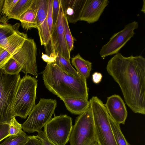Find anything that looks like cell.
<instances>
[{"label": "cell", "instance_id": "1", "mask_svg": "<svg viewBox=\"0 0 145 145\" xmlns=\"http://www.w3.org/2000/svg\"><path fill=\"white\" fill-rule=\"evenodd\" d=\"M108 73L119 86L125 101L135 113L145 114V58L118 53L108 62Z\"/></svg>", "mask_w": 145, "mask_h": 145}, {"label": "cell", "instance_id": "2", "mask_svg": "<svg viewBox=\"0 0 145 145\" xmlns=\"http://www.w3.org/2000/svg\"><path fill=\"white\" fill-rule=\"evenodd\" d=\"M46 87L60 98L88 99L86 80L69 74L54 63H47L42 72Z\"/></svg>", "mask_w": 145, "mask_h": 145}, {"label": "cell", "instance_id": "3", "mask_svg": "<svg viewBox=\"0 0 145 145\" xmlns=\"http://www.w3.org/2000/svg\"><path fill=\"white\" fill-rule=\"evenodd\" d=\"M38 80L25 75L21 78L14 99L12 112L14 116L25 119L35 106Z\"/></svg>", "mask_w": 145, "mask_h": 145}, {"label": "cell", "instance_id": "4", "mask_svg": "<svg viewBox=\"0 0 145 145\" xmlns=\"http://www.w3.org/2000/svg\"><path fill=\"white\" fill-rule=\"evenodd\" d=\"M89 101L94 121L95 139L100 145H117L105 105L97 96L92 97Z\"/></svg>", "mask_w": 145, "mask_h": 145}, {"label": "cell", "instance_id": "5", "mask_svg": "<svg viewBox=\"0 0 145 145\" xmlns=\"http://www.w3.org/2000/svg\"><path fill=\"white\" fill-rule=\"evenodd\" d=\"M21 78L19 74L10 75L0 69V123L10 124L14 116L12 105Z\"/></svg>", "mask_w": 145, "mask_h": 145}, {"label": "cell", "instance_id": "6", "mask_svg": "<svg viewBox=\"0 0 145 145\" xmlns=\"http://www.w3.org/2000/svg\"><path fill=\"white\" fill-rule=\"evenodd\" d=\"M57 104L56 99L41 98L22 124V129L29 133L42 131V128L51 119Z\"/></svg>", "mask_w": 145, "mask_h": 145}, {"label": "cell", "instance_id": "7", "mask_svg": "<svg viewBox=\"0 0 145 145\" xmlns=\"http://www.w3.org/2000/svg\"><path fill=\"white\" fill-rule=\"evenodd\" d=\"M95 139L94 121L90 106L76 118L69 141L70 145H89Z\"/></svg>", "mask_w": 145, "mask_h": 145}, {"label": "cell", "instance_id": "8", "mask_svg": "<svg viewBox=\"0 0 145 145\" xmlns=\"http://www.w3.org/2000/svg\"><path fill=\"white\" fill-rule=\"evenodd\" d=\"M71 117L66 114L55 116L44 127L43 132L56 145H65L69 140L73 125Z\"/></svg>", "mask_w": 145, "mask_h": 145}, {"label": "cell", "instance_id": "9", "mask_svg": "<svg viewBox=\"0 0 145 145\" xmlns=\"http://www.w3.org/2000/svg\"><path fill=\"white\" fill-rule=\"evenodd\" d=\"M64 14L60 2L58 18L53 25L50 39L45 46L46 54L55 57L59 54L66 59L69 60L70 53L65 39L64 28Z\"/></svg>", "mask_w": 145, "mask_h": 145}, {"label": "cell", "instance_id": "10", "mask_svg": "<svg viewBox=\"0 0 145 145\" xmlns=\"http://www.w3.org/2000/svg\"><path fill=\"white\" fill-rule=\"evenodd\" d=\"M138 26V23L134 21L126 25L121 31L114 34L108 42L102 46L99 52L101 57L104 58L119 53L120 49L133 37L135 33L134 31Z\"/></svg>", "mask_w": 145, "mask_h": 145}, {"label": "cell", "instance_id": "11", "mask_svg": "<svg viewBox=\"0 0 145 145\" xmlns=\"http://www.w3.org/2000/svg\"><path fill=\"white\" fill-rule=\"evenodd\" d=\"M37 48L33 39L28 38L20 50L12 57L22 66L21 71L25 75L28 73L38 77L36 62Z\"/></svg>", "mask_w": 145, "mask_h": 145}, {"label": "cell", "instance_id": "12", "mask_svg": "<svg viewBox=\"0 0 145 145\" xmlns=\"http://www.w3.org/2000/svg\"><path fill=\"white\" fill-rule=\"evenodd\" d=\"M48 0H37L36 22L40 40L42 45L46 46L51 37L47 15Z\"/></svg>", "mask_w": 145, "mask_h": 145}, {"label": "cell", "instance_id": "13", "mask_svg": "<svg viewBox=\"0 0 145 145\" xmlns=\"http://www.w3.org/2000/svg\"><path fill=\"white\" fill-rule=\"evenodd\" d=\"M110 117L116 123L124 124L127 116L126 106L119 95L114 94L107 97L105 105Z\"/></svg>", "mask_w": 145, "mask_h": 145}, {"label": "cell", "instance_id": "14", "mask_svg": "<svg viewBox=\"0 0 145 145\" xmlns=\"http://www.w3.org/2000/svg\"><path fill=\"white\" fill-rule=\"evenodd\" d=\"M109 3L108 0H86L80 20L89 24L98 21Z\"/></svg>", "mask_w": 145, "mask_h": 145}, {"label": "cell", "instance_id": "15", "mask_svg": "<svg viewBox=\"0 0 145 145\" xmlns=\"http://www.w3.org/2000/svg\"><path fill=\"white\" fill-rule=\"evenodd\" d=\"M64 15L68 22L75 23L80 20L86 0H60Z\"/></svg>", "mask_w": 145, "mask_h": 145}, {"label": "cell", "instance_id": "16", "mask_svg": "<svg viewBox=\"0 0 145 145\" xmlns=\"http://www.w3.org/2000/svg\"><path fill=\"white\" fill-rule=\"evenodd\" d=\"M37 0L33 1L29 8L20 17V21L22 28L27 31L33 28L37 29L36 22Z\"/></svg>", "mask_w": 145, "mask_h": 145}, {"label": "cell", "instance_id": "17", "mask_svg": "<svg viewBox=\"0 0 145 145\" xmlns=\"http://www.w3.org/2000/svg\"><path fill=\"white\" fill-rule=\"evenodd\" d=\"M67 110L72 114L80 115L89 107L90 103L88 99L67 98L62 100Z\"/></svg>", "mask_w": 145, "mask_h": 145}, {"label": "cell", "instance_id": "18", "mask_svg": "<svg viewBox=\"0 0 145 145\" xmlns=\"http://www.w3.org/2000/svg\"><path fill=\"white\" fill-rule=\"evenodd\" d=\"M20 50L7 39L0 41V69Z\"/></svg>", "mask_w": 145, "mask_h": 145}, {"label": "cell", "instance_id": "19", "mask_svg": "<svg viewBox=\"0 0 145 145\" xmlns=\"http://www.w3.org/2000/svg\"><path fill=\"white\" fill-rule=\"evenodd\" d=\"M71 63L82 77L86 80L89 77L92 69L91 62L84 59L78 53L71 58Z\"/></svg>", "mask_w": 145, "mask_h": 145}, {"label": "cell", "instance_id": "20", "mask_svg": "<svg viewBox=\"0 0 145 145\" xmlns=\"http://www.w3.org/2000/svg\"><path fill=\"white\" fill-rule=\"evenodd\" d=\"M33 0H18L8 15V20L13 19L19 20L22 15L30 7Z\"/></svg>", "mask_w": 145, "mask_h": 145}, {"label": "cell", "instance_id": "21", "mask_svg": "<svg viewBox=\"0 0 145 145\" xmlns=\"http://www.w3.org/2000/svg\"><path fill=\"white\" fill-rule=\"evenodd\" d=\"M54 63L66 73L78 77H82L71 65L70 60H68L59 54L55 57Z\"/></svg>", "mask_w": 145, "mask_h": 145}, {"label": "cell", "instance_id": "22", "mask_svg": "<svg viewBox=\"0 0 145 145\" xmlns=\"http://www.w3.org/2000/svg\"><path fill=\"white\" fill-rule=\"evenodd\" d=\"M109 120L117 145H131L126 140L122 132L120 124L115 122L109 115Z\"/></svg>", "mask_w": 145, "mask_h": 145}, {"label": "cell", "instance_id": "23", "mask_svg": "<svg viewBox=\"0 0 145 145\" xmlns=\"http://www.w3.org/2000/svg\"><path fill=\"white\" fill-rule=\"evenodd\" d=\"M20 25L19 23L12 25L7 23L0 22V41L18 31Z\"/></svg>", "mask_w": 145, "mask_h": 145}, {"label": "cell", "instance_id": "24", "mask_svg": "<svg viewBox=\"0 0 145 145\" xmlns=\"http://www.w3.org/2000/svg\"><path fill=\"white\" fill-rule=\"evenodd\" d=\"M22 66L12 57L4 65L2 69L7 74L17 75L21 71Z\"/></svg>", "mask_w": 145, "mask_h": 145}, {"label": "cell", "instance_id": "25", "mask_svg": "<svg viewBox=\"0 0 145 145\" xmlns=\"http://www.w3.org/2000/svg\"><path fill=\"white\" fill-rule=\"evenodd\" d=\"M29 137V136L24 132L20 135L9 137L0 145H23L28 139Z\"/></svg>", "mask_w": 145, "mask_h": 145}, {"label": "cell", "instance_id": "26", "mask_svg": "<svg viewBox=\"0 0 145 145\" xmlns=\"http://www.w3.org/2000/svg\"><path fill=\"white\" fill-rule=\"evenodd\" d=\"M64 28L66 40L69 52L73 50L74 40L71 33L68 20L64 15Z\"/></svg>", "mask_w": 145, "mask_h": 145}, {"label": "cell", "instance_id": "27", "mask_svg": "<svg viewBox=\"0 0 145 145\" xmlns=\"http://www.w3.org/2000/svg\"><path fill=\"white\" fill-rule=\"evenodd\" d=\"M22 124L16 120L15 116L13 117L10 124L9 134L10 136L20 135L24 132L22 130Z\"/></svg>", "mask_w": 145, "mask_h": 145}, {"label": "cell", "instance_id": "28", "mask_svg": "<svg viewBox=\"0 0 145 145\" xmlns=\"http://www.w3.org/2000/svg\"><path fill=\"white\" fill-rule=\"evenodd\" d=\"M18 0H5L3 8V13L6 17L13 9Z\"/></svg>", "mask_w": 145, "mask_h": 145}, {"label": "cell", "instance_id": "29", "mask_svg": "<svg viewBox=\"0 0 145 145\" xmlns=\"http://www.w3.org/2000/svg\"><path fill=\"white\" fill-rule=\"evenodd\" d=\"M60 5V0H53L52 14L53 25L56 23L58 16Z\"/></svg>", "mask_w": 145, "mask_h": 145}, {"label": "cell", "instance_id": "30", "mask_svg": "<svg viewBox=\"0 0 145 145\" xmlns=\"http://www.w3.org/2000/svg\"><path fill=\"white\" fill-rule=\"evenodd\" d=\"M52 1L53 0H48V7L47 15L48 24L51 35L53 26L52 14Z\"/></svg>", "mask_w": 145, "mask_h": 145}, {"label": "cell", "instance_id": "31", "mask_svg": "<svg viewBox=\"0 0 145 145\" xmlns=\"http://www.w3.org/2000/svg\"><path fill=\"white\" fill-rule=\"evenodd\" d=\"M9 124L0 123V142L10 137L9 134Z\"/></svg>", "mask_w": 145, "mask_h": 145}, {"label": "cell", "instance_id": "32", "mask_svg": "<svg viewBox=\"0 0 145 145\" xmlns=\"http://www.w3.org/2000/svg\"><path fill=\"white\" fill-rule=\"evenodd\" d=\"M27 141L23 145H44L42 141L36 136H29Z\"/></svg>", "mask_w": 145, "mask_h": 145}, {"label": "cell", "instance_id": "33", "mask_svg": "<svg viewBox=\"0 0 145 145\" xmlns=\"http://www.w3.org/2000/svg\"><path fill=\"white\" fill-rule=\"evenodd\" d=\"M36 136L42 141L44 145H56L48 139L43 131L38 133Z\"/></svg>", "mask_w": 145, "mask_h": 145}, {"label": "cell", "instance_id": "34", "mask_svg": "<svg viewBox=\"0 0 145 145\" xmlns=\"http://www.w3.org/2000/svg\"><path fill=\"white\" fill-rule=\"evenodd\" d=\"M102 78V74L97 72L94 73L92 75V80L93 82L95 84L99 83L101 81Z\"/></svg>", "mask_w": 145, "mask_h": 145}, {"label": "cell", "instance_id": "35", "mask_svg": "<svg viewBox=\"0 0 145 145\" xmlns=\"http://www.w3.org/2000/svg\"><path fill=\"white\" fill-rule=\"evenodd\" d=\"M5 0H0V22L7 23V21L5 18V16L3 14L2 10Z\"/></svg>", "mask_w": 145, "mask_h": 145}, {"label": "cell", "instance_id": "36", "mask_svg": "<svg viewBox=\"0 0 145 145\" xmlns=\"http://www.w3.org/2000/svg\"><path fill=\"white\" fill-rule=\"evenodd\" d=\"M141 11L143 12L144 13H145V1L143 0V4L142 7Z\"/></svg>", "mask_w": 145, "mask_h": 145}, {"label": "cell", "instance_id": "37", "mask_svg": "<svg viewBox=\"0 0 145 145\" xmlns=\"http://www.w3.org/2000/svg\"><path fill=\"white\" fill-rule=\"evenodd\" d=\"M89 145H100L98 141L95 139Z\"/></svg>", "mask_w": 145, "mask_h": 145}]
</instances>
